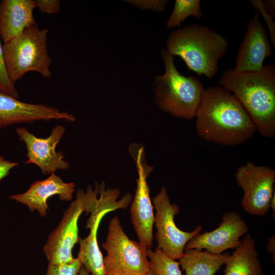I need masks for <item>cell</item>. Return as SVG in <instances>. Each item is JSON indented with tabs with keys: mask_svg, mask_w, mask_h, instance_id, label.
I'll list each match as a JSON object with an SVG mask.
<instances>
[{
	"mask_svg": "<svg viewBox=\"0 0 275 275\" xmlns=\"http://www.w3.org/2000/svg\"><path fill=\"white\" fill-rule=\"evenodd\" d=\"M48 30L31 25L3 44L7 70L13 82L26 73L35 71L50 78L52 60L47 50Z\"/></svg>",
	"mask_w": 275,
	"mask_h": 275,
	"instance_id": "cell-5",
	"label": "cell"
},
{
	"mask_svg": "<svg viewBox=\"0 0 275 275\" xmlns=\"http://www.w3.org/2000/svg\"><path fill=\"white\" fill-rule=\"evenodd\" d=\"M109 211H105L97 216L90 217L86 228L90 230L89 234L84 239L79 238L78 257L82 265L92 275H105L103 258L97 241V231L102 217Z\"/></svg>",
	"mask_w": 275,
	"mask_h": 275,
	"instance_id": "cell-18",
	"label": "cell"
},
{
	"mask_svg": "<svg viewBox=\"0 0 275 275\" xmlns=\"http://www.w3.org/2000/svg\"><path fill=\"white\" fill-rule=\"evenodd\" d=\"M99 184L96 183L93 189L88 186L86 191L79 189L76 199L64 212L63 217L56 229L49 235L43 251L49 264H61L69 263L75 258L72 249L78 243V221L81 214L92 212L99 196Z\"/></svg>",
	"mask_w": 275,
	"mask_h": 275,
	"instance_id": "cell-6",
	"label": "cell"
},
{
	"mask_svg": "<svg viewBox=\"0 0 275 275\" xmlns=\"http://www.w3.org/2000/svg\"><path fill=\"white\" fill-rule=\"evenodd\" d=\"M129 151L135 162L138 173L136 189L130 208L131 221L139 241L151 249L155 215L147 179L153 168L146 162L144 148L142 145L131 144Z\"/></svg>",
	"mask_w": 275,
	"mask_h": 275,
	"instance_id": "cell-9",
	"label": "cell"
},
{
	"mask_svg": "<svg viewBox=\"0 0 275 275\" xmlns=\"http://www.w3.org/2000/svg\"><path fill=\"white\" fill-rule=\"evenodd\" d=\"M229 48L228 41L220 34L208 26L193 24L172 31L166 49L172 57H180L189 70L211 79Z\"/></svg>",
	"mask_w": 275,
	"mask_h": 275,
	"instance_id": "cell-3",
	"label": "cell"
},
{
	"mask_svg": "<svg viewBox=\"0 0 275 275\" xmlns=\"http://www.w3.org/2000/svg\"><path fill=\"white\" fill-rule=\"evenodd\" d=\"M74 182H65L54 173L43 180L35 181L24 193L12 195L9 198L28 207L31 211L37 210L41 216L47 214L48 199L57 195L62 201L71 200L75 191Z\"/></svg>",
	"mask_w": 275,
	"mask_h": 275,
	"instance_id": "cell-15",
	"label": "cell"
},
{
	"mask_svg": "<svg viewBox=\"0 0 275 275\" xmlns=\"http://www.w3.org/2000/svg\"><path fill=\"white\" fill-rule=\"evenodd\" d=\"M160 56L165 72L156 76L152 84L156 104L174 117L194 118L206 88L198 77L181 74L174 65L173 57L166 49H161Z\"/></svg>",
	"mask_w": 275,
	"mask_h": 275,
	"instance_id": "cell-4",
	"label": "cell"
},
{
	"mask_svg": "<svg viewBox=\"0 0 275 275\" xmlns=\"http://www.w3.org/2000/svg\"><path fill=\"white\" fill-rule=\"evenodd\" d=\"M200 0H176L173 12L167 21L168 28L180 26L181 23L189 16L201 19L203 13Z\"/></svg>",
	"mask_w": 275,
	"mask_h": 275,
	"instance_id": "cell-20",
	"label": "cell"
},
{
	"mask_svg": "<svg viewBox=\"0 0 275 275\" xmlns=\"http://www.w3.org/2000/svg\"><path fill=\"white\" fill-rule=\"evenodd\" d=\"M16 131L19 140L26 146L28 158L26 163L36 164L45 175L69 168V164L64 160L63 154L56 151L57 145L65 133V127L56 125L46 138L37 137L24 127H18Z\"/></svg>",
	"mask_w": 275,
	"mask_h": 275,
	"instance_id": "cell-11",
	"label": "cell"
},
{
	"mask_svg": "<svg viewBox=\"0 0 275 275\" xmlns=\"http://www.w3.org/2000/svg\"><path fill=\"white\" fill-rule=\"evenodd\" d=\"M274 236L273 235L271 237H270L268 240V243L267 245V250L268 251V253L272 254V257L273 256V259L274 260V252H275V249H274Z\"/></svg>",
	"mask_w": 275,
	"mask_h": 275,
	"instance_id": "cell-28",
	"label": "cell"
},
{
	"mask_svg": "<svg viewBox=\"0 0 275 275\" xmlns=\"http://www.w3.org/2000/svg\"><path fill=\"white\" fill-rule=\"evenodd\" d=\"M248 230L240 215L234 211H227L218 227L197 234L186 243L185 250L205 249L214 254H221L228 249L236 248L241 242L240 238Z\"/></svg>",
	"mask_w": 275,
	"mask_h": 275,
	"instance_id": "cell-12",
	"label": "cell"
},
{
	"mask_svg": "<svg viewBox=\"0 0 275 275\" xmlns=\"http://www.w3.org/2000/svg\"><path fill=\"white\" fill-rule=\"evenodd\" d=\"M35 8L33 0L0 1V37L4 43L36 24L33 16Z\"/></svg>",
	"mask_w": 275,
	"mask_h": 275,
	"instance_id": "cell-16",
	"label": "cell"
},
{
	"mask_svg": "<svg viewBox=\"0 0 275 275\" xmlns=\"http://www.w3.org/2000/svg\"><path fill=\"white\" fill-rule=\"evenodd\" d=\"M152 203L156 210L154 224L157 230L156 248L173 259H179L183 255L186 243L202 230L197 226L191 232L183 231L176 225L174 217L180 210L175 203H171L167 190L162 186L153 198Z\"/></svg>",
	"mask_w": 275,
	"mask_h": 275,
	"instance_id": "cell-8",
	"label": "cell"
},
{
	"mask_svg": "<svg viewBox=\"0 0 275 275\" xmlns=\"http://www.w3.org/2000/svg\"><path fill=\"white\" fill-rule=\"evenodd\" d=\"M63 120L74 122L75 117L44 104L22 102L13 97L0 94V129L21 123Z\"/></svg>",
	"mask_w": 275,
	"mask_h": 275,
	"instance_id": "cell-14",
	"label": "cell"
},
{
	"mask_svg": "<svg viewBox=\"0 0 275 275\" xmlns=\"http://www.w3.org/2000/svg\"><path fill=\"white\" fill-rule=\"evenodd\" d=\"M259 13L256 10L248 23L244 39L236 58L234 69L238 71H258L263 67L265 59L270 56L272 46L267 31L259 20Z\"/></svg>",
	"mask_w": 275,
	"mask_h": 275,
	"instance_id": "cell-13",
	"label": "cell"
},
{
	"mask_svg": "<svg viewBox=\"0 0 275 275\" xmlns=\"http://www.w3.org/2000/svg\"><path fill=\"white\" fill-rule=\"evenodd\" d=\"M257 10L259 13L261 14L266 22L268 26L270 40L271 43L275 46V23L273 21L272 16L265 9L263 2L261 0H251L249 1Z\"/></svg>",
	"mask_w": 275,
	"mask_h": 275,
	"instance_id": "cell-24",
	"label": "cell"
},
{
	"mask_svg": "<svg viewBox=\"0 0 275 275\" xmlns=\"http://www.w3.org/2000/svg\"><path fill=\"white\" fill-rule=\"evenodd\" d=\"M142 275H156V274L154 272V271L151 268H150V270H149V271Z\"/></svg>",
	"mask_w": 275,
	"mask_h": 275,
	"instance_id": "cell-31",
	"label": "cell"
},
{
	"mask_svg": "<svg viewBox=\"0 0 275 275\" xmlns=\"http://www.w3.org/2000/svg\"><path fill=\"white\" fill-rule=\"evenodd\" d=\"M230 255L190 249L184 251L179 263L186 275H214L225 264Z\"/></svg>",
	"mask_w": 275,
	"mask_h": 275,
	"instance_id": "cell-19",
	"label": "cell"
},
{
	"mask_svg": "<svg viewBox=\"0 0 275 275\" xmlns=\"http://www.w3.org/2000/svg\"><path fill=\"white\" fill-rule=\"evenodd\" d=\"M225 262L224 275H265L255 248V240L246 235Z\"/></svg>",
	"mask_w": 275,
	"mask_h": 275,
	"instance_id": "cell-17",
	"label": "cell"
},
{
	"mask_svg": "<svg viewBox=\"0 0 275 275\" xmlns=\"http://www.w3.org/2000/svg\"><path fill=\"white\" fill-rule=\"evenodd\" d=\"M275 192L273 194V196L272 197L270 203V208H271L272 209V211L273 212V214L272 215V216L274 218V213H275Z\"/></svg>",
	"mask_w": 275,
	"mask_h": 275,
	"instance_id": "cell-29",
	"label": "cell"
},
{
	"mask_svg": "<svg viewBox=\"0 0 275 275\" xmlns=\"http://www.w3.org/2000/svg\"><path fill=\"white\" fill-rule=\"evenodd\" d=\"M79 275H89V272L83 266V265L81 266V267L80 269V270L79 272Z\"/></svg>",
	"mask_w": 275,
	"mask_h": 275,
	"instance_id": "cell-30",
	"label": "cell"
},
{
	"mask_svg": "<svg viewBox=\"0 0 275 275\" xmlns=\"http://www.w3.org/2000/svg\"><path fill=\"white\" fill-rule=\"evenodd\" d=\"M218 84L237 98L264 138L275 137V66L258 71H225Z\"/></svg>",
	"mask_w": 275,
	"mask_h": 275,
	"instance_id": "cell-2",
	"label": "cell"
},
{
	"mask_svg": "<svg viewBox=\"0 0 275 275\" xmlns=\"http://www.w3.org/2000/svg\"><path fill=\"white\" fill-rule=\"evenodd\" d=\"M130 3H132L136 6L144 8H150L157 11H163L168 1H128Z\"/></svg>",
	"mask_w": 275,
	"mask_h": 275,
	"instance_id": "cell-26",
	"label": "cell"
},
{
	"mask_svg": "<svg viewBox=\"0 0 275 275\" xmlns=\"http://www.w3.org/2000/svg\"><path fill=\"white\" fill-rule=\"evenodd\" d=\"M195 118L198 136L223 146L243 144L256 131L243 106L232 93L221 86L205 89Z\"/></svg>",
	"mask_w": 275,
	"mask_h": 275,
	"instance_id": "cell-1",
	"label": "cell"
},
{
	"mask_svg": "<svg viewBox=\"0 0 275 275\" xmlns=\"http://www.w3.org/2000/svg\"><path fill=\"white\" fill-rule=\"evenodd\" d=\"M235 177L243 192L241 205L244 211L251 215H266L275 192V171L249 161L237 169Z\"/></svg>",
	"mask_w": 275,
	"mask_h": 275,
	"instance_id": "cell-10",
	"label": "cell"
},
{
	"mask_svg": "<svg viewBox=\"0 0 275 275\" xmlns=\"http://www.w3.org/2000/svg\"><path fill=\"white\" fill-rule=\"evenodd\" d=\"M82 266V263L78 257L72 261L65 264L48 263L45 275H79Z\"/></svg>",
	"mask_w": 275,
	"mask_h": 275,
	"instance_id": "cell-23",
	"label": "cell"
},
{
	"mask_svg": "<svg viewBox=\"0 0 275 275\" xmlns=\"http://www.w3.org/2000/svg\"><path fill=\"white\" fill-rule=\"evenodd\" d=\"M147 256L150 259V267L156 275H182L179 263L158 249L156 248L154 251L147 249Z\"/></svg>",
	"mask_w": 275,
	"mask_h": 275,
	"instance_id": "cell-21",
	"label": "cell"
},
{
	"mask_svg": "<svg viewBox=\"0 0 275 275\" xmlns=\"http://www.w3.org/2000/svg\"><path fill=\"white\" fill-rule=\"evenodd\" d=\"M18 164V162L6 160L0 156V181L8 176L10 171Z\"/></svg>",
	"mask_w": 275,
	"mask_h": 275,
	"instance_id": "cell-27",
	"label": "cell"
},
{
	"mask_svg": "<svg viewBox=\"0 0 275 275\" xmlns=\"http://www.w3.org/2000/svg\"><path fill=\"white\" fill-rule=\"evenodd\" d=\"M102 246L107 252L103 258L105 275H142L150 270L148 248L128 238L117 216L110 220Z\"/></svg>",
	"mask_w": 275,
	"mask_h": 275,
	"instance_id": "cell-7",
	"label": "cell"
},
{
	"mask_svg": "<svg viewBox=\"0 0 275 275\" xmlns=\"http://www.w3.org/2000/svg\"><path fill=\"white\" fill-rule=\"evenodd\" d=\"M36 8L40 12L47 14H57L60 12L61 3L59 0H35Z\"/></svg>",
	"mask_w": 275,
	"mask_h": 275,
	"instance_id": "cell-25",
	"label": "cell"
},
{
	"mask_svg": "<svg viewBox=\"0 0 275 275\" xmlns=\"http://www.w3.org/2000/svg\"><path fill=\"white\" fill-rule=\"evenodd\" d=\"M0 94H3L19 98V94L15 86L9 75L3 50V45L0 37Z\"/></svg>",
	"mask_w": 275,
	"mask_h": 275,
	"instance_id": "cell-22",
	"label": "cell"
}]
</instances>
